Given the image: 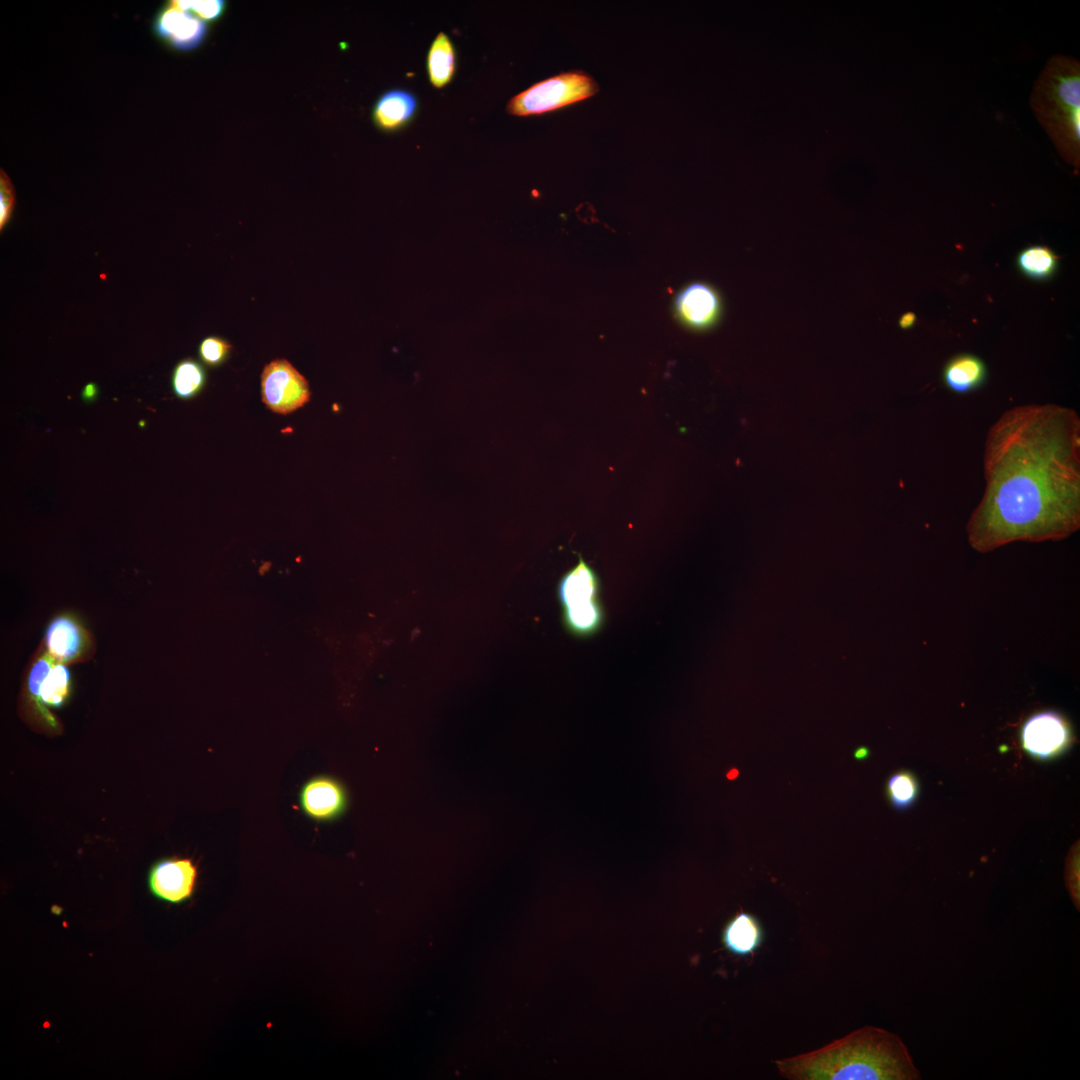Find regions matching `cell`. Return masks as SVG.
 <instances>
[{"label":"cell","instance_id":"obj_1","mask_svg":"<svg viewBox=\"0 0 1080 1080\" xmlns=\"http://www.w3.org/2000/svg\"><path fill=\"white\" fill-rule=\"evenodd\" d=\"M985 489L966 525L977 552L1059 541L1080 528V418L1069 407L1006 410L985 440Z\"/></svg>","mask_w":1080,"mask_h":1080},{"label":"cell","instance_id":"obj_2","mask_svg":"<svg viewBox=\"0 0 1080 1080\" xmlns=\"http://www.w3.org/2000/svg\"><path fill=\"white\" fill-rule=\"evenodd\" d=\"M791 1080H919L921 1074L901 1038L865 1026L808 1053L776 1060Z\"/></svg>","mask_w":1080,"mask_h":1080},{"label":"cell","instance_id":"obj_3","mask_svg":"<svg viewBox=\"0 0 1080 1080\" xmlns=\"http://www.w3.org/2000/svg\"><path fill=\"white\" fill-rule=\"evenodd\" d=\"M1059 155L1077 174L1080 166V63L1057 54L1034 82L1029 100Z\"/></svg>","mask_w":1080,"mask_h":1080},{"label":"cell","instance_id":"obj_4","mask_svg":"<svg viewBox=\"0 0 1080 1080\" xmlns=\"http://www.w3.org/2000/svg\"><path fill=\"white\" fill-rule=\"evenodd\" d=\"M600 593L599 575L579 556L578 564L561 577L557 586L562 623L570 634L588 638L602 629L606 615Z\"/></svg>","mask_w":1080,"mask_h":1080},{"label":"cell","instance_id":"obj_5","mask_svg":"<svg viewBox=\"0 0 1080 1080\" xmlns=\"http://www.w3.org/2000/svg\"><path fill=\"white\" fill-rule=\"evenodd\" d=\"M598 91L599 85L592 76L582 70H570L518 93L509 100L506 110L519 117L541 115L584 101Z\"/></svg>","mask_w":1080,"mask_h":1080},{"label":"cell","instance_id":"obj_6","mask_svg":"<svg viewBox=\"0 0 1080 1080\" xmlns=\"http://www.w3.org/2000/svg\"><path fill=\"white\" fill-rule=\"evenodd\" d=\"M24 689L28 702L49 725L55 719L51 709L62 707L72 690V676L68 665L51 657L39 645L31 657L25 674Z\"/></svg>","mask_w":1080,"mask_h":1080},{"label":"cell","instance_id":"obj_7","mask_svg":"<svg viewBox=\"0 0 1080 1080\" xmlns=\"http://www.w3.org/2000/svg\"><path fill=\"white\" fill-rule=\"evenodd\" d=\"M40 645L51 657L65 665L86 662L96 651L93 633L71 611H62L50 619Z\"/></svg>","mask_w":1080,"mask_h":1080},{"label":"cell","instance_id":"obj_8","mask_svg":"<svg viewBox=\"0 0 1080 1080\" xmlns=\"http://www.w3.org/2000/svg\"><path fill=\"white\" fill-rule=\"evenodd\" d=\"M311 396L307 379L286 359H274L261 373V398L274 413L287 415L303 407Z\"/></svg>","mask_w":1080,"mask_h":1080},{"label":"cell","instance_id":"obj_9","mask_svg":"<svg viewBox=\"0 0 1080 1080\" xmlns=\"http://www.w3.org/2000/svg\"><path fill=\"white\" fill-rule=\"evenodd\" d=\"M1071 739L1068 722L1052 710L1032 715L1021 728L1022 747L1039 760L1060 755L1067 750Z\"/></svg>","mask_w":1080,"mask_h":1080},{"label":"cell","instance_id":"obj_10","mask_svg":"<svg viewBox=\"0 0 1080 1080\" xmlns=\"http://www.w3.org/2000/svg\"><path fill=\"white\" fill-rule=\"evenodd\" d=\"M197 878V865L190 858H166L151 867L148 886L156 898L171 904H181L193 896Z\"/></svg>","mask_w":1080,"mask_h":1080},{"label":"cell","instance_id":"obj_11","mask_svg":"<svg viewBox=\"0 0 1080 1080\" xmlns=\"http://www.w3.org/2000/svg\"><path fill=\"white\" fill-rule=\"evenodd\" d=\"M675 317L685 327L704 331L716 325L722 314V301L715 288L703 282L683 287L674 299Z\"/></svg>","mask_w":1080,"mask_h":1080},{"label":"cell","instance_id":"obj_12","mask_svg":"<svg viewBox=\"0 0 1080 1080\" xmlns=\"http://www.w3.org/2000/svg\"><path fill=\"white\" fill-rule=\"evenodd\" d=\"M299 804L308 818L327 822L337 819L345 812L348 796L339 780L318 775L303 784L299 793Z\"/></svg>","mask_w":1080,"mask_h":1080},{"label":"cell","instance_id":"obj_13","mask_svg":"<svg viewBox=\"0 0 1080 1080\" xmlns=\"http://www.w3.org/2000/svg\"><path fill=\"white\" fill-rule=\"evenodd\" d=\"M155 35L174 49L188 51L200 45L206 35V24L172 2L155 16L152 25Z\"/></svg>","mask_w":1080,"mask_h":1080},{"label":"cell","instance_id":"obj_14","mask_svg":"<svg viewBox=\"0 0 1080 1080\" xmlns=\"http://www.w3.org/2000/svg\"><path fill=\"white\" fill-rule=\"evenodd\" d=\"M988 376L985 362L970 353L950 358L942 370L944 385L957 394H968L981 388Z\"/></svg>","mask_w":1080,"mask_h":1080},{"label":"cell","instance_id":"obj_15","mask_svg":"<svg viewBox=\"0 0 1080 1080\" xmlns=\"http://www.w3.org/2000/svg\"><path fill=\"white\" fill-rule=\"evenodd\" d=\"M417 110V99L409 91L396 89L383 94L375 104L373 118L383 130L393 131L406 125Z\"/></svg>","mask_w":1080,"mask_h":1080},{"label":"cell","instance_id":"obj_16","mask_svg":"<svg viewBox=\"0 0 1080 1080\" xmlns=\"http://www.w3.org/2000/svg\"><path fill=\"white\" fill-rule=\"evenodd\" d=\"M725 947L732 953L745 956L761 943L762 931L757 919L749 914H736L725 926L722 934Z\"/></svg>","mask_w":1080,"mask_h":1080},{"label":"cell","instance_id":"obj_17","mask_svg":"<svg viewBox=\"0 0 1080 1080\" xmlns=\"http://www.w3.org/2000/svg\"><path fill=\"white\" fill-rule=\"evenodd\" d=\"M427 73L435 88L449 84L456 70V52L451 39L444 32L437 34L427 54Z\"/></svg>","mask_w":1080,"mask_h":1080},{"label":"cell","instance_id":"obj_18","mask_svg":"<svg viewBox=\"0 0 1080 1080\" xmlns=\"http://www.w3.org/2000/svg\"><path fill=\"white\" fill-rule=\"evenodd\" d=\"M1060 257L1046 245H1030L1021 250L1016 258L1020 272L1035 281L1051 279L1058 269Z\"/></svg>","mask_w":1080,"mask_h":1080},{"label":"cell","instance_id":"obj_19","mask_svg":"<svg viewBox=\"0 0 1080 1080\" xmlns=\"http://www.w3.org/2000/svg\"><path fill=\"white\" fill-rule=\"evenodd\" d=\"M206 381V370L193 358L180 360L172 370V391L177 398L182 400H189L199 395Z\"/></svg>","mask_w":1080,"mask_h":1080},{"label":"cell","instance_id":"obj_20","mask_svg":"<svg viewBox=\"0 0 1080 1080\" xmlns=\"http://www.w3.org/2000/svg\"><path fill=\"white\" fill-rule=\"evenodd\" d=\"M886 792L892 807L898 811H903L909 809L916 802L919 794V784L911 772L901 770L889 777Z\"/></svg>","mask_w":1080,"mask_h":1080},{"label":"cell","instance_id":"obj_21","mask_svg":"<svg viewBox=\"0 0 1080 1080\" xmlns=\"http://www.w3.org/2000/svg\"><path fill=\"white\" fill-rule=\"evenodd\" d=\"M232 345L219 336L204 338L198 347L200 360L208 367L216 368L224 364L230 356Z\"/></svg>","mask_w":1080,"mask_h":1080},{"label":"cell","instance_id":"obj_22","mask_svg":"<svg viewBox=\"0 0 1080 1080\" xmlns=\"http://www.w3.org/2000/svg\"><path fill=\"white\" fill-rule=\"evenodd\" d=\"M176 7L190 12L201 20H215L224 9V2L220 0H175L171 1Z\"/></svg>","mask_w":1080,"mask_h":1080},{"label":"cell","instance_id":"obj_23","mask_svg":"<svg viewBox=\"0 0 1080 1080\" xmlns=\"http://www.w3.org/2000/svg\"><path fill=\"white\" fill-rule=\"evenodd\" d=\"M16 204V196L14 186L7 176V174L1 169L0 173V230L10 221L14 207Z\"/></svg>","mask_w":1080,"mask_h":1080},{"label":"cell","instance_id":"obj_24","mask_svg":"<svg viewBox=\"0 0 1080 1080\" xmlns=\"http://www.w3.org/2000/svg\"><path fill=\"white\" fill-rule=\"evenodd\" d=\"M1066 884L1068 886L1072 901L1079 911L1080 897H1079V862L1078 853H1073L1072 857L1068 860L1066 869Z\"/></svg>","mask_w":1080,"mask_h":1080},{"label":"cell","instance_id":"obj_25","mask_svg":"<svg viewBox=\"0 0 1080 1080\" xmlns=\"http://www.w3.org/2000/svg\"><path fill=\"white\" fill-rule=\"evenodd\" d=\"M98 394V386L95 383L90 382L84 386L81 397L86 402H92L97 398Z\"/></svg>","mask_w":1080,"mask_h":1080},{"label":"cell","instance_id":"obj_26","mask_svg":"<svg viewBox=\"0 0 1080 1080\" xmlns=\"http://www.w3.org/2000/svg\"><path fill=\"white\" fill-rule=\"evenodd\" d=\"M916 322V315L912 312L903 314L899 320L900 327L904 329L911 328Z\"/></svg>","mask_w":1080,"mask_h":1080},{"label":"cell","instance_id":"obj_27","mask_svg":"<svg viewBox=\"0 0 1080 1080\" xmlns=\"http://www.w3.org/2000/svg\"><path fill=\"white\" fill-rule=\"evenodd\" d=\"M867 753H868V752H867V749H865V748H859V749H857V750L855 751V757H856L857 759H863V758H865V757L867 756Z\"/></svg>","mask_w":1080,"mask_h":1080},{"label":"cell","instance_id":"obj_28","mask_svg":"<svg viewBox=\"0 0 1080 1080\" xmlns=\"http://www.w3.org/2000/svg\"><path fill=\"white\" fill-rule=\"evenodd\" d=\"M737 774H738V771L736 769H733V770H731V772H729L728 777H729V779H733V778H735L737 776Z\"/></svg>","mask_w":1080,"mask_h":1080}]
</instances>
